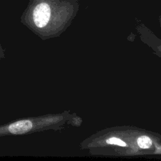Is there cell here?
<instances>
[{
	"instance_id": "cell-1",
	"label": "cell",
	"mask_w": 161,
	"mask_h": 161,
	"mask_svg": "<svg viewBox=\"0 0 161 161\" xmlns=\"http://www.w3.org/2000/svg\"><path fill=\"white\" fill-rule=\"evenodd\" d=\"M52 115H42L23 118L0 126V136L21 135L47 130L53 126L56 121Z\"/></svg>"
},
{
	"instance_id": "cell-2",
	"label": "cell",
	"mask_w": 161,
	"mask_h": 161,
	"mask_svg": "<svg viewBox=\"0 0 161 161\" xmlns=\"http://www.w3.org/2000/svg\"><path fill=\"white\" fill-rule=\"evenodd\" d=\"M51 10L50 6L42 3L35 6L33 11V20L37 28H43L45 27L50 19Z\"/></svg>"
},
{
	"instance_id": "cell-3",
	"label": "cell",
	"mask_w": 161,
	"mask_h": 161,
	"mask_svg": "<svg viewBox=\"0 0 161 161\" xmlns=\"http://www.w3.org/2000/svg\"><path fill=\"white\" fill-rule=\"evenodd\" d=\"M137 144L140 148L143 149H147L151 147L152 145V141L150 137L143 135L140 136L137 140Z\"/></svg>"
},
{
	"instance_id": "cell-4",
	"label": "cell",
	"mask_w": 161,
	"mask_h": 161,
	"mask_svg": "<svg viewBox=\"0 0 161 161\" xmlns=\"http://www.w3.org/2000/svg\"><path fill=\"white\" fill-rule=\"evenodd\" d=\"M106 143L108 144H112V145H117L118 146L121 147H125L126 146V144L125 142L121 140V139L116 137H111L109 138L106 140Z\"/></svg>"
},
{
	"instance_id": "cell-5",
	"label": "cell",
	"mask_w": 161,
	"mask_h": 161,
	"mask_svg": "<svg viewBox=\"0 0 161 161\" xmlns=\"http://www.w3.org/2000/svg\"><path fill=\"white\" fill-rule=\"evenodd\" d=\"M5 57V50L2 47L0 44V61Z\"/></svg>"
}]
</instances>
